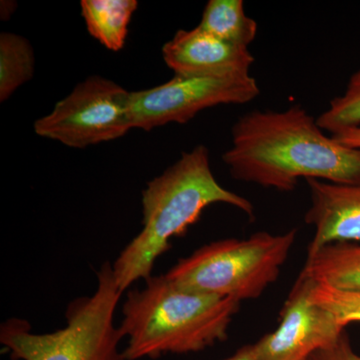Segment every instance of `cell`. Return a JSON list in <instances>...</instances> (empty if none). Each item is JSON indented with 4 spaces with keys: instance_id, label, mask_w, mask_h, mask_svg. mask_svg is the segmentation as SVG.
Masks as SVG:
<instances>
[{
    "instance_id": "cell-15",
    "label": "cell",
    "mask_w": 360,
    "mask_h": 360,
    "mask_svg": "<svg viewBox=\"0 0 360 360\" xmlns=\"http://www.w3.org/2000/svg\"><path fill=\"white\" fill-rule=\"evenodd\" d=\"M316 120L321 129L331 134L345 127H360V70L350 77L345 92L335 97Z\"/></svg>"
},
{
    "instance_id": "cell-5",
    "label": "cell",
    "mask_w": 360,
    "mask_h": 360,
    "mask_svg": "<svg viewBox=\"0 0 360 360\" xmlns=\"http://www.w3.org/2000/svg\"><path fill=\"white\" fill-rule=\"evenodd\" d=\"M297 229L281 234L259 231L248 238H226L201 246L168 270V279L206 295L255 300L276 283Z\"/></svg>"
},
{
    "instance_id": "cell-11",
    "label": "cell",
    "mask_w": 360,
    "mask_h": 360,
    "mask_svg": "<svg viewBox=\"0 0 360 360\" xmlns=\"http://www.w3.org/2000/svg\"><path fill=\"white\" fill-rule=\"evenodd\" d=\"M302 272L315 283L360 291V243L328 245L307 257Z\"/></svg>"
},
{
    "instance_id": "cell-3",
    "label": "cell",
    "mask_w": 360,
    "mask_h": 360,
    "mask_svg": "<svg viewBox=\"0 0 360 360\" xmlns=\"http://www.w3.org/2000/svg\"><path fill=\"white\" fill-rule=\"evenodd\" d=\"M141 290L127 293L120 330L127 360L203 352L229 338L241 302L184 288L151 276Z\"/></svg>"
},
{
    "instance_id": "cell-16",
    "label": "cell",
    "mask_w": 360,
    "mask_h": 360,
    "mask_svg": "<svg viewBox=\"0 0 360 360\" xmlns=\"http://www.w3.org/2000/svg\"><path fill=\"white\" fill-rule=\"evenodd\" d=\"M310 300L331 312L345 328L360 322V291L340 290L314 281Z\"/></svg>"
},
{
    "instance_id": "cell-7",
    "label": "cell",
    "mask_w": 360,
    "mask_h": 360,
    "mask_svg": "<svg viewBox=\"0 0 360 360\" xmlns=\"http://www.w3.org/2000/svg\"><path fill=\"white\" fill-rule=\"evenodd\" d=\"M260 94L250 75L231 77L175 75L153 89L131 92L132 127L149 131L168 123L184 124L200 111L221 104H245Z\"/></svg>"
},
{
    "instance_id": "cell-6",
    "label": "cell",
    "mask_w": 360,
    "mask_h": 360,
    "mask_svg": "<svg viewBox=\"0 0 360 360\" xmlns=\"http://www.w3.org/2000/svg\"><path fill=\"white\" fill-rule=\"evenodd\" d=\"M130 99L129 90L91 75L35 122V134L78 149L115 141L134 129Z\"/></svg>"
},
{
    "instance_id": "cell-17",
    "label": "cell",
    "mask_w": 360,
    "mask_h": 360,
    "mask_svg": "<svg viewBox=\"0 0 360 360\" xmlns=\"http://www.w3.org/2000/svg\"><path fill=\"white\" fill-rule=\"evenodd\" d=\"M309 360H360V355L354 352L347 333H343L338 340L328 347L314 352Z\"/></svg>"
},
{
    "instance_id": "cell-19",
    "label": "cell",
    "mask_w": 360,
    "mask_h": 360,
    "mask_svg": "<svg viewBox=\"0 0 360 360\" xmlns=\"http://www.w3.org/2000/svg\"><path fill=\"white\" fill-rule=\"evenodd\" d=\"M224 360H257V359H255V355H253L250 345H248L239 348L236 354Z\"/></svg>"
},
{
    "instance_id": "cell-12",
    "label": "cell",
    "mask_w": 360,
    "mask_h": 360,
    "mask_svg": "<svg viewBox=\"0 0 360 360\" xmlns=\"http://www.w3.org/2000/svg\"><path fill=\"white\" fill-rule=\"evenodd\" d=\"M80 6L90 35L111 51H122L139 2L136 0H82Z\"/></svg>"
},
{
    "instance_id": "cell-2",
    "label": "cell",
    "mask_w": 360,
    "mask_h": 360,
    "mask_svg": "<svg viewBox=\"0 0 360 360\" xmlns=\"http://www.w3.org/2000/svg\"><path fill=\"white\" fill-rule=\"evenodd\" d=\"M215 203L238 208L251 220L255 205L248 198L220 186L210 168V153L198 146L150 180L142 191V231L125 246L112 264L116 283L127 290L139 279L153 276L156 260L172 248V239L184 236Z\"/></svg>"
},
{
    "instance_id": "cell-9",
    "label": "cell",
    "mask_w": 360,
    "mask_h": 360,
    "mask_svg": "<svg viewBox=\"0 0 360 360\" xmlns=\"http://www.w3.org/2000/svg\"><path fill=\"white\" fill-rule=\"evenodd\" d=\"M163 60L175 75L231 77L250 75L255 56L200 30H179L162 47Z\"/></svg>"
},
{
    "instance_id": "cell-10",
    "label": "cell",
    "mask_w": 360,
    "mask_h": 360,
    "mask_svg": "<svg viewBox=\"0 0 360 360\" xmlns=\"http://www.w3.org/2000/svg\"><path fill=\"white\" fill-rule=\"evenodd\" d=\"M311 205L305 224L314 229L307 257L333 243H360V184H338L307 179Z\"/></svg>"
},
{
    "instance_id": "cell-18",
    "label": "cell",
    "mask_w": 360,
    "mask_h": 360,
    "mask_svg": "<svg viewBox=\"0 0 360 360\" xmlns=\"http://www.w3.org/2000/svg\"><path fill=\"white\" fill-rule=\"evenodd\" d=\"M331 136L348 148L360 149V127H345Z\"/></svg>"
},
{
    "instance_id": "cell-4",
    "label": "cell",
    "mask_w": 360,
    "mask_h": 360,
    "mask_svg": "<svg viewBox=\"0 0 360 360\" xmlns=\"http://www.w3.org/2000/svg\"><path fill=\"white\" fill-rule=\"evenodd\" d=\"M122 295L112 264L104 262L97 271L96 292L68 304L65 328L34 333L30 322L13 317L0 326V343L13 360H127L115 324Z\"/></svg>"
},
{
    "instance_id": "cell-1",
    "label": "cell",
    "mask_w": 360,
    "mask_h": 360,
    "mask_svg": "<svg viewBox=\"0 0 360 360\" xmlns=\"http://www.w3.org/2000/svg\"><path fill=\"white\" fill-rule=\"evenodd\" d=\"M300 104L286 110H252L231 129L222 160L239 181L288 193L300 179L360 184V149L324 134Z\"/></svg>"
},
{
    "instance_id": "cell-8",
    "label": "cell",
    "mask_w": 360,
    "mask_h": 360,
    "mask_svg": "<svg viewBox=\"0 0 360 360\" xmlns=\"http://www.w3.org/2000/svg\"><path fill=\"white\" fill-rule=\"evenodd\" d=\"M314 281L300 272L272 333L250 345L257 360H309L314 352L340 338L345 326L310 300Z\"/></svg>"
},
{
    "instance_id": "cell-14",
    "label": "cell",
    "mask_w": 360,
    "mask_h": 360,
    "mask_svg": "<svg viewBox=\"0 0 360 360\" xmlns=\"http://www.w3.org/2000/svg\"><path fill=\"white\" fill-rule=\"evenodd\" d=\"M34 51L25 37L0 34V101L4 103L34 75Z\"/></svg>"
},
{
    "instance_id": "cell-13",
    "label": "cell",
    "mask_w": 360,
    "mask_h": 360,
    "mask_svg": "<svg viewBox=\"0 0 360 360\" xmlns=\"http://www.w3.org/2000/svg\"><path fill=\"white\" fill-rule=\"evenodd\" d=\"M198 26L217 39L245 49L257 34V21L246 15L243 0H210Z\"/></svg>"
}]
</instances>
